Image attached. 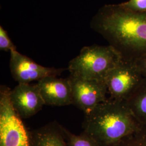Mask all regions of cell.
Returning <instances> with one entry per match:
<instances>
[{
	"label": "cell",
	"mask_w": 146,
	"mask_h": 146,
	"mask_svg": "<svg viewBox=\"0 0 146 146\" xmlns=\"http://www.w3.org/2000/svg\"><path fill=\"white\" fill-rule=\"evenodd\" d=\"M90 25L123 60L133 62L146 54V13L130 11L121 3L106 5L94 16Z\"/></svg>",
	"instance_id": "6da1fadb"
},
{
	"label": "cell",
	"mask_w": 146,
	"mask_h": 146,
	"mask_svg": "<svg viewBox=\"0 0 146 146\" xmlns=\"http://www.w3.org/2000/svg\"><path fill=\"white\" fill-rule=\"evenodd\" d=\"M84 132L101 146H114L143 127L126 102L108 98L84 114Z\"/></svg>",
	"instance_id": "7a4b0ae2"
},
{
	"label": "cell",
	"mask_w": 146,
	"mask_h": 146,
	"mask_svg": "<svg viewBox=\"0 0 146 146\" xmlns=\"http://www.w3.org/2000/svg\"><path fill=\"white\" fill-rule=\"evenodd\" d=\"M122 60L110 45L86 46L69 62L68 70L71 75L104 81L107 74Z\"/></svg>",
	"instance_id": "3957f363"
},
{
	"label": "cell",
	"mask_w": 146,
	"mask_h": 146,
	"mask_svg": "<svg viewBox=\"0 0 146 146\" xmlns=\"http://www.w3.org/2000/svg\"><path fill=\"white\" fill-rule=\"evenodd\" d=\"M11 89L0 87V146H30L29 131L14 109Z\"/></svg>",
	"instance_id": "277c9868"
},
{
	"label": "cell",
	"mask_w": 146,
	"mask_h": 146,
	"mask_svg": "<svg viewBox=\"0 0 146 146\" xmlns=\"http://www.w3.org/2000/svg\"><path fill=\"white\" fill-rule=\"evenodd\" d=\"M144 78L133 62L122 60L104 80L109 98L126 102L134 94Z\"/></svg>",
	"instance_id": "5b68a950"
},
{
	"label": "cell",
	"mask_w": 146,
	"mask_h": 146,
	"mask_svg": "<svg viewBox=\"0 0 146 146\" xmlns=\"http://www.w3.org/2000/svg\"><path fill=\"white\" fill-rule=\"evenodd\" d=\"M73 104L87 114L107 99L108 90L104 81L89 80L70 75Z\"/></svg>",
	"instance_id": "8992f818"
},
{
	"label": "cell",
	"mask_w": 146,
	"mask_h": 146,
	"mask_svg": "<svg viewBox=\"0 0 146 146\" xmlns=\"http://www.w3.org/2000/svg\"><path fill=\"white\" fill-rule=\"evenodd\" d=\"M10 69L12 77L19 84H30L48 76H58L66 70L43 67L16 50L11 52Z\"/></svg>",
	"instance_id": "52a82bcc"
},
{
	"label": "cell",
	"mask_w": 146,
	"mask_h": 146,
	"mask_svg": "<svg viewBox=\"0 0 146 146\" xmlns=\"http://www.w3.org/2000/svg\"><path fill=\"white\" fill-rule=\"evenodd\" d=\"M10 99L21 119L29 118L36 114L45 105L37 84H18L11 89Z\"/></svg>",
	"instance_id": "ba28073f"
},
{
	"label": "cell",
	"mask_w": 146,
	"mask_h": 146,
	"mask_svg": "<svg viewBox=\"0 0 146 146\" xmlns=\"http://www.w3.org/2000/svg\"><path fill=\"white\" fill-rule=\"evenodd\" d=\"M36 84L45 105L64 106L73 104L72 88L68 78L48 76L39 80Z\"/></svg>",
	"instance_id": "9c48e42d"
},
{
	"label": "cell",
	"mask_w": 146,
	"mask_h": 146,
	"mask_svg": "<svg viewBox=\"0 0 146 146\" xmlns=\"http://www.w3.org/2000/svg\"><path fill=\"white\" fill-rule=\"evenodd\" d=\"M63 126L56 122L29 131L30 146H68Z\"/></svg>",
	"instance_id": "30bf717a"
},
{
	"label": "cell",
	"mask_w": 146,
	"mask_h": 146,
	"mask_svg": "<svg viewBox=\"0 0 146 146\" xmlns=\"http://www.w3.org/2000/svg\"><path fill=\"white\" fill-rule=\"evenodd\" d=\"M126 103L141 125L146 128V78Z\"/></svg>",
	"instance_id": "8fae6325"
},
{
	"label": "cell",
	"mask_w": 146,
	"mask_h": 146,
	"mask_svg": "<svg viewBox=\"0 0 146 146\" xmlns=\"http://www.w3.org/2000/svg\"><path fill=\"white\" fill-rule=\"evenodd\" d=\"M63 133L68 146H101L93 137L84 132L75 135L62 127Z\"/></svg>",
	"instance_id": "7c38bea8"
},
{
	"label": "cell",
	"mask_w": 146,
	"mask_h": 146,
	"mask_svg": "<svg viewBox=\"0 0 146 146\" xmlns=\"http://www.w3.org/2000/svg\"><path fill=\"white\" fill-rule=\"evenodd\" d=\"M114 146H146V128L142 127Z\"/></svg>",
	"instance_id": "4fadbf2b"
},
{
	"label": "cell",
	"mask_w": 146,
	"mask_h": 146,
	"mask_svg": "<svg viewBox=\"0 0 146 146\" xmlns=\"http://www.w3.org/2000/svg\"><path fill=\"white\" fill-rule=\"evenodd\" d=\"M0 49L10 52L16 50V47L11 41L7 31L1 26H0Z\"/></svg>",
	"instance_id": "5bb4252c"
},
{
	"label": "cell",
	"mask_w": 146,
	"mask_h": 146,
	"mask_svg": "<svg viewBox=\"0 0 146 146\" xmlns=\"http://www.w3.org/2000/svg\"><path fill=\"white\" fill-rule=\"evenodd\" d=\"M121 5L126 9L137 13H146V0H128Z\"/></svg>",
	"instance_id": "9a60e30c"
},
{
	"label": "cell",
	"mask_w": 146,
	"mask_h": 146,
	"mask_svg": "<svg viewBox=\"0 0 146 146\" xmlns=\"http://www.w3.org/2000/svg\"><path fill=\"white\" fill-rule=\"evenodd\" d=\"M133 62L141 75L146 78V54L137 58Z\"/></svg>",
	"instance_id": "2e32d148"
}]
</instances>
